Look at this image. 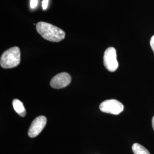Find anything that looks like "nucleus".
<instances>
[{
  "label": "nucleus",
  "instance_id": "obj_3",
  "mask_svg": "<svg viewBox=\"0 0 154 154\" xmlns=\"http://www.w3.org/2000/svg\"><path fill=\"white\" fill-rule=\"evenodd\" d=\"M99 109L105 113L118 115L124 110V106L119 101L116 99H109L100 103Z\"/></svg>",
  "mask_w": 154,
  "mask_h": 154
},
{
  "label": "nucleus",
  "instance_id": "obj_8",
  "mask_svg": "<svg viewBox=\"0 0 154 154\" xmlns=\"http://www.w3.org/2000/svg\"><path fill=\"white\" fill-rule=\"evenodd\" d=\"M132 150L134 154H150L147 149L139 143H134L132 145Z\"/></svg>",
  "mask_w": 154,
  "mask_h": 154
},
{
  "label": "nucleus",
  "instance_id": "obj_11",
  "mask_svg": "<svg viewBox=\"0 0 154 154\" xmlns=\"http://www.w3.org/2000/svg\"><path fill=\"white\" fill-rule=\"evenodd\" d=\"M150 46L154 53V35H153L150 39Z\"/></svg>",
  "mask_w": 154,
  "mask_h": 154
},
{
  "label": "nucleus",
  "instance_id": "obj_10",
  "mask_svg": "<svg viewBox=\"0 0 154 154\" xmlns=\"http://www.w3.org/2000/svg\"><path fill=\"white\" fill-rule=\"evenodd\" d=\"M48 3H49V0H43L42 2V6L44 10H46L48 6Z\"/></svg>",
  "mask_w": 154,
  "mask_h": 154
},
{
  "label": "nucleus",
  "instance_id": "obj_7",
  "mask_svg": "<svg viewBox=\"0 0 154 154\" xmlns=\"http://www.w3.org/2000/svg\"><path fill=\"white\" fill-rule=\"evenodd\" d=\"M13 107L17 113L21 116L24 117L26 116V110L22 102L18 99H14L13 100Z\"/></svg>",
  "mask_w": 154,
  "mask_h": 154
},
{
  "label": "nucleus",
  "instance_id": "obj_5",
  "mask_svg": "<svg viewBox=\"0 0 154 154\" xmlns=\"http://www.w3.org/2000/svg\"><path fill=\"white\" fill-rule=\"evenodd\" d=\"M47 119L44 116H39L33 121L28 131V135L30 138L38 136L44 130L46 125Z\"/></svg>",
  "mask_w": 154,
  "mask_h": 154
},
{
  "label": "nucleus",
  "instance_id": "obj_4",
  "mask_svg": "<svg viewBox=\"0 0 154 154\" xmlns=\"http://www.w3.org/2000/svg\"><path fill=\"white\" fill-rule=\"evenodd\" d=\"M116 57V51L114 48L110 47L106 50L103 56V63L108 71L114 72L118 69V62Z\"/></svg>",
  "mask_w": 154,
  "mask_h": 154
},
{
  "label": "nucleus",
  "instance_id": "obj_9",
  "mask_svg": "<svg viewBox=\"0 0 154 154\" xmlns=\"http://www.w3.org/2000/svg\"><path fill=\"white\" fill-rule=\"evenodd\" d=\"M38 5V0H30V6L32 9H35Z\"/></svg>",
  "mask_w": 154,
  "mask_h": 154
},
{
  "label": "nucleus",
  "instance_id": "obj_1",
  "mask_svg": "<svg viewBox=\"0 0 154 154\" xmlns=\"http://www.w3.org/2000/svg\"><path fill=\"white\" fill-rule=\"evenodd\" d=\"M36 30L44 38L51 42H58L65 37L63 30L47 22H38Z\"/></svg>",
  "mask_w": 154,
  "mask_h": 154
},
{
  "label": "nucleus",
  "instance_id": "obj_12",
  "mask_svg": "<svg viewBox=\"0 0 154 154\" xmlns=\"http://www.w3.org/2000/svg\"><path fill=\"white\" fill-rule=\"evenodd\" d=\"M152 128H153V130L154 131V116L152 118Z\"/></svg>",
  "mask_w": 154,
  "mask_h": 154
},
{
  "label": "nucleus",
  "instance_id": "obj_6",
  "mask_svg": "<svg viewBox=\"0 0 154 154\" xmlns=\"http://www.w3.org/2000/svg\"><path fill=\"white\" fill-rule=\"evenodd\" d=\"M72 81L71 76L67 72H61L53 77L50 81L53 88L60 89L67 86Z\"/></svg>",
  "mask_w": 154,
  "mask_h": 154
},
{
  "label": "nucleus",
  "instance_id": "obj_2",
  "mask_svg": "<svg viewBox=\"0 0 154 154\" xmlns=\"http://www.w3.org/2000/svg\"><path fill=\"white\" fill-rule=\"evenodd\" d=\"M21 62V52L18 47L6 50L0 60L1 66L4 69H11L18 66Z\"/></svg>",
  "mask_w": 154,
  "mask_h": 154
}]
</instances>
